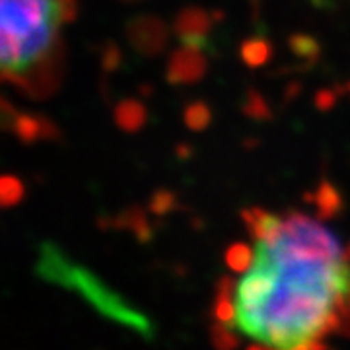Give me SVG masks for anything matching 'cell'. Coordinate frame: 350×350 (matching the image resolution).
<instances>
[{
    "label": "cell",
    "mask_w": 350,
    "mask_h": 350,
    "mask_svg": "<svg viewBox=\"0 0 350 350\" xmlns=\"http://www.w3.org/2000/svg\"><path fill=\"white\" fill-rule=\"evenodd\" d=\"M250 243L228 253L214 321L218 338L315 349L350 335V247L301 213H243Z\"/></svg>",
    "instance_id": "1"
},
{
    "label": "cell",
    "mask_w": 350,
    "mask_h": 350,
    "mask_svg": "<svg viewBox=\"0 0 350 350\" xmlns=\"http://www.w3.org/2000/svg\"><path fill=\"white\" fill-rule=\"evenodd\" d=\"M76 0H0V82L29 96L51 94L63 70L64 27Z\"/></svg>",
    "instance_id": "2"
},
{
    "label": "cell",
    "mask_w": 350,
    "mask_h": 350,
    "mask_svg": "<svg viewBox=\"0 0 350 350\" xmlns=\"http://www.w3.org/2000/svg\"><path fill=\"white\" fill-rule=\"evenodd\" d=\"M39 271L49 280L75 288L92 306L98 308V312L107 315L109 319H115L126 327H133L137 331H150L146 319H142V315H138V312H135L133 308H126L125 301L117 294H113L105 284H101L96 276L90 275L88 271H82L75 262L66 261L63 255L53 250L51 245L43 247Z\"/></svg>",
    "instance_id": "3"
},
{
    "label": "cell",
    "mask_w": 350,
    "mask_h": 350,
    "mask_svg": "<svg viewBox=\"0 0 350 350\" xmlns=\"http://www.w3.org/2000/svg\"><path fill=\"white\" fill-rule=\"evenodd\" d=\"M0 126L14 129L18 135H24V137L29 138V140L43 137L45 131H47V126H38L31 119H29V115H20L18 111H14L12 107H8L2 100H0Z\"/></svg>",
    "instance_id": "4"
},
{
    "label": "cell",
    "mask_w": 350,
    "mask_h": 350,
    "mask_svg": "<svg viewBox=\"0 0 350 350\" xmlns=\"http://www.w3.org/2000/svg\"><path fill=\"white\" fill-rule=\"evenodd\" d=\"M202 70V59L199 51L191 49L177 53L174 64H172V78L174 80H191L197 78Z\"/></svg>",
    "instance_id": "5"
}]
</instances>
